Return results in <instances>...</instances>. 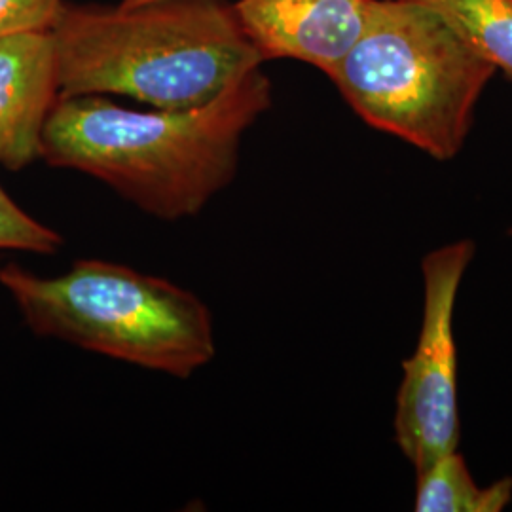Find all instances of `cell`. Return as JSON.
Returning a JSON list of instances; mask_svg holds the SVG:
<instances>
[{
  "label": "cell",
  "mask_w": 512,
  "mask_h": 512,
  "mask_svg": "<svg viewBox=\"0 0 512 512\" xmlns=\"http://www.w3.org/2000/svg\"><path fill=\"white\" fill-rule=\"evenodd\" d=\"M270 107L272 82L260 67L192 109L61 95L44 126L42 160L92 175L150 217L186 219L234 181L241 139Z\"/></svg>",
  "instance_id": "obj_1"
},
{
  "label": "cell",
  "mask_w": 512,
  "mask_h": 512,
  "mask_svg": "<svg viewBox=\"0 0 512 512\" xmlns=\"http://www.w3.org/2000/svg\"><path fill=\"white\" fill-rule=\"evenodd\" d=\"M50 31L63 97L126 95L152 109H192L264 63L224 0L63 4Z\"/></svg>",
  "instance_id": "obj_2"
},
{
  "label": "cell",
  "mask_w": 512,
  "mask_h": 512,
  "mask_svg": "<svg viewBox=\"0 0 512 512\" xmlns=\"http://www.w3.org/2000/svg\"><path fill=\"white\" fill-rule=\"evenodd\" d=\"M494 74L433 8L416 0H370L363 35L329 78L370 128L452 160Z\"/></svg>",
  "instance_id": "obj_3"
},
{
  "label": "cell",
  "mask_w": 512,
  "mask_h": 512,
  "mask_svg": "<svg viewBox=\"0 0 512 512\" xmlns=\"http://www.w3.org/2000/svg\"><path fill=\"white\" fill-rule=\"evenodd\" d=\"M0 285L42 338L183 380L217 353L211 311L196 294L129 266L84 258L42 277L8 264Z\"/></svg>",
  "instance_id": "obj_4"
},
{
  "label": "cell",
  "mask_w": 512,
  "mask_h": 512,
  "mask_svg": "<svg viewBox=\"0 0 512 512\" xmlns=\"http://www.w3.org/2000/svg\"><path fill=\"white\" fill-rule=\"evenodd\" d=\"M473 255L475 243L463 239L431 251L421 262L423 323L418 348L404 361L395 414V439L416 471L458 450L454 308Z\"/></svg>",
  "instance_id": "obj_5"
},
{
  "label": "cell",
  "mask_w": 512,
  "mask_h": 512,
  "mask_svg": "<svg viewBox=\"0 0 512 512\" xmlns=\"http://www.w3.org/2000/svg\"><path fill=\"white\" fill-rule=\"evenodd\" d=\"M370 0H238L236 16L264 61L294 59L330 74L365 31Z\"/></svg>",
  "instance_id": "obj_6"
},
{
  "label": "cell",
  "mask_w": 512,
  "mask_h": 512,
  "mask_svg": "<svg viewBox=\"0 0 512 512\" xmlns=\"http://www.w3.org/2000/svg\"><path fill=\"white\" fill-rule=\"evenodd\" d=\"M61 97L52 31L0 38V165L42 160L44 126Z\"/></svg>",
  "instance_id": "obj_7"
},
{
  "label": "cell",
  "mask_w": 512,
  "mask_h": 512,
  "mask_svg": "<svg viewBox=\"0 0 512 512\" xmlns=\"http://www.w3.org/2000/svg\"><path fill=\"white\" fill-rule=\"evenodd\" d=\"M512 499V478H501L488 488H478L465 459L450 452L418 471L416 511L499 512Z\"/></svg>",
  "instance_id": "obj_8"
},
{
  "label": "cell",
  "mask_w": 512,
  "mask_h": 512,
  "mask_svg": "<svg viewBox=\"0 0 512 512\" xmlns=\"http://www.w3.org/2000/svg\"><path fill=\"white\" fill-rule=\"evenodd\" d=\"M439 12L476 54L512 82V0H416Z\"/></svg>",
  "instance_id": "obj_9"
},
{
  "label": "cell",
  "mask_w": 512,
  "mask_h": 512,
  "mask_svg": "<svg viewBox=\"0 0 512 512\" xmlns=\"http://www.w3.org/2000/svg\"><path fill=\"white\" fill-rule=\"evenodd\" d=\"M61 245L59 232L23 211L0 184V251L54 255Z\"/></svg>",
  "instance_id": "obj_10"
},
{
  "label": "cell",
  "mask_w": 512,
  "mask_h": 512,
  "mask_svg": "<svg viewBox=\"0 0 512 512\" xmlns=\"http://www.w3.org/2000/svg\"><path fill=\"white\" fill-rule=\"evenodd\" d=\"M63 4V0H0V38L50 31Z\"/></svg>",
  "instance_id": "obj_11"
},
{
  "label": "cell",
  "mask_w": 512,
  "mask_h": 512,
  "mask_svg": "<svg viewBox=\"0 0 512 512\" xmlns=\"http://www.w3.org/2000/svg\"><path fill=\"white\" fill-rule=\"evenodd\" d=\"M145 2H152V0H120L122 6H139V4H145Z\"/></svg>",
  "instance_id": "obj_12"
}]
</instances>
